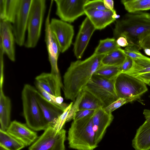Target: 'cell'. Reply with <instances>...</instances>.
Listing matches in <instances>:
<instances>
[{"label":"cell","mask_w":150,"mask_h":150,"mask_svg":"<svg viewBox=\"0 0 150 150\" xmlns=\"http://www.w3.org/2000/svg\"><path fill=\"white\" fill-rule=\"evenodd\" d=\"M131 68L124 73L134 77L143 74L150 72V58L146 59H133Z\"/></svg>","instance_id":"484cf974"},{"label":"cell","mask_w":150,"mask_h":150,"mask_svg":"<svg viewBox=\"0 0 150 150\" xmlns=\"http://www.w3.org/2000/svg\"><path fill=\"white\" fill-rule=\"evenodd\" d=\"M38 90L29 84L24 85L21 93L23 115L26 125L35 131L45 130L49 127L38 102Z\"/></svg>","instance_id":"277c9868"},{"label":"cell","mask_w":150,"mask_h":150,"mask_svg":"<svg viewBox=\"0 0 150 150\" xmlns=\"http://www.w3.org/2000/svg\"><path fill=\"white\" fill-rule=\"evenodd\" d=\"M113 38H125L139 50L150 48V13H128L116 20Z\"/></svg>","instance_id":"6da1fadb"},{"label":"cell","mask_w":150,"mask_h":150,"mask_svg":"<svg viewBox=\"0 0 150 150\" xmlns=\"http://www.w3.org/2000/svg\"><path fill=\"white\" fill-rule=\"evenodd\" d=\"M4 77H0V129L6 131L11 123V102L10 98L4 94L3 86Z\"/></svg>","instance_id":"ffe728a7"},{"label":"cell","mask_w":150,"mask_h":150,"mask_svg":"<svg viewBox=\"0 0 150 150\" xmlns=\"http://www.w3.org/2000/svg\"><path fill=\"white\" fill-rule=\"evenodd\" d=\"M35 82L48 93L56 97L61 96L63 83L51 73H42L35 77Z\"/></svg>","instance_id":"ac0fdd59"},{"label":"cell","mask_w":150,"mask_h":150,"mask_svg":"<svg viewBox=\"0 0 150 150\" xmlns=\"http://www.w3.org/2000/svg\"><path fill=\"white\" fill-rule=\"evenodd\" d=\"M50 28L59 45L60 52L64 53L70 47L74 35L73 26L68 23L52 18Z\"/></svg>","instance_id":"7c38bea8"},{"label":"cell","mask_w":150,"mask_h":150,"mask_svg":"<svg viewBox=\"0 0 150 150\" xmlns=\"http://www.w3.org/2000/svg\"><path fill=\"white\" fill-rule=\"evenodd\" d=\"M96 110H79L76 113L73 120H76L94 113Z\"/></svg>","instance_id":"8d00e7d4"},{"label":"cell","mask_w":150,"mask_h":150,"mask_svg":"<svg viewBox=\"0 0 150 150\" xmlns=\"http://www.w3.org/2000/svg\"><path fill=\"white\" fill-rule=\"evenodd\" d=\"M115 79L109 80L93 75L83 90L98 98L104 108L118 98L115 87Z\"/></svg>","instance_id":"52a82bcc"},{"label":"cell","mask_w":150,"mask_h":150,"mask_svg":"<svg viewBox=\"0 0 150 150\" xmlns=\"http://www.w3.org/2000/svg\"><path fill=\"white\" fill-rule=\"evenodd\" d=\"M20 0H6L5 18L4 21L12 24L18 10Z\"/></svg>","instance_id":"f546056e"},{"label":"cell","mask_w":150,"mask_h":150,"mask_svg":"<svg viewBox=\"0 0 150 150\" xmlns=\"http://www.w3.org/2000/svg\"><path fill=\"white\" fill-rule=\"evenodd\" d=\"M85 12L96 30L105 28L120 17L117 15L115 11L88 9L85 10Z\"/></svg>","instance_id":"2e32d148"},{"label":"cell","mask_w":150,"mask_h":150,"mask_svg":"<svg viewBox=\"0 0 150 150\" xmlns=\"http://www.w3.org/2000/svg\"><path fill=\"white\" fill-rule=\"evenodd\" d=\"M83 95V91L82 90L77 97L70 109L67 118V122L74 119L76 113L79 111V106Z\"/></svg>","instance_id":"4dcf8cb0"},{"label":"cell","mask_w":150,"mask_h":150,"mask_svg":"<svg viewBox=\"0 0 150 150\" xmlns=\"http://www.w3.org/2000/svg\"><path fill=\"white\" fill-rule=\"evenodd\" d=\"M53 0L50 3L45 25V41L48 54V59L51 67V73L62 81L58 68L57 62L60 52L57 42L50 28V16Z\"/></svg>","instance_id":"30bf717a"},{"label":"cell","mask_w":150,"mask_h":150,"mask_svg":"<svg viewBox=\"0 0 150 150\" xmlns=\"http://www.w3.org/2000/svg\"><path fill=\"white\" fill-rule=\"evenodd\" d=\"M6 131L25 146L30 145L37 137V133L26 125L16 120L11 122Z\"/></svg>","instance_id":"e0dca14e"},{"label":"cell","mask_w":150,"mask_h":150,"mask_svg":"<svg viewBox=\"0 0 150 150\" xmlns=\"http://www.w3.org/2000/svg\"><path fill=\"white\" fill-rule=\"evenodd\" d=\"M132 145L135 150H150V121L146 120L137 129Z\"/></svg>","instance_id":"44dd1931"},{"label":"cell","mask_w":150,"mask_h":150,"mask_svg":"<svg viewBox=\"0 0 150 150\" xmlns=\"http://www.w3.org/2000/svg\"><path fill=\"white\" fill-rule=\"evenodd\" d=\"M46 8L45 0H32L28 18L27 38L24 45L26 48H34L38 44Z\"/></svg>","instance_id":"5b68a950"},{"label":"cell","mask_w":150,"mask_h":150,"mask_svg":"<svg viewBox=\"0 0 150 150\" xmlns=\"http://www.w3.org/2000/svg\"><path fill=\"white\" fill-rule=\"evenodd\" d=\"M0 146L8 150H20L25 146L9 134L0 129Z\"/></svg>","instance_id":"7402d4cb"},{"label":"cell","mask_w":150,"mask_h":150,"mask_svg":"<svg viewBox=\"0 0 150 150\" xmlns=\"http://www.w3.org/2000/svg\"><path fill=\"white\" fill-rule=\"evenodd\" d=\"M88 0H54L56 14L60 20L72 23L85 14L84 6Z\"/></svg>","instance_id":"9c48e42d"},{"label":"cell","mask_w":150,"mask_h":150,"mask_svg":"<svg viewBox=\"0 0 150 150\" xmlns=\"http://www.w3.org/2000/svg\"><path fill=\"white\" fill-rule=\"evenodd\" d=\"M6 5V0H0V20H5Z\"/></svg>","instance_id":"f35d334b"},{"label":"cell","mask_w":150,"mask_h":150,"mask_svg":"<svg viewBox=\"0 0 150 150\" xmlns=\"http://www.w3.org/2000/svg\"><path fill=\"white\" fill-rule=\"evenodd\" d=\"M130 102V100L127 99L119 98L104 109L107 112L112 113L114 110L124 104Z\"/></svg>","instance_id":"e575fe53"},{"label":"cell","mask_w":150,"mask_h":150,"mask_svg":"<svg viewBox=\"0 0 150 150\" xmlns=\"http://www.w3.org/2000/svg\"><path fill=\"white\" fill-rule=\"evenodd\" d=\"M83 95L80 103L79 110H96L104 108L102 103L92 94L84 90Z\"/></svg>","instance_id":"603a6c76"},{"label":"cell","mask_w":150,"mask_h":150,"mask_svg":"<svg viewBox=\"0 0 150 150\" xmlns=\"http://www.w3.org/2000/svg\"><path fill=\"white\" fill-rule=\"evenodd\" d=\"M144 50L146 54L150 56V49H145Z\"/></svg>","instance_id":"7bdbcfd3"},{"label":"cell","mask_w":150,"mask_h":150,"mask_svg":"<svg viewBox=\"0 0 150 150\" xmlns=\"http://www.w3.org/2000/svg\"><path fill=\"white\" fill-rule=\"evenodd\" d=\"M114 118L112 113L105 111L104 108L95 110L92 117L93 129L95 133V141L97 144L101 141L108 127Z\"/></svg>","instance_id":"9a60e30c"},{"label":"cell","mask_w":150,"mask_h":150,"mask_svg":"<svg viewBox=\"0 0 150 150\" xmlns=\"http://www.w3.org/2000/svg\"><path fill=\"white\" fill-rule=\"evenodd\" d=\"M0 45L8 59L15 61L14 43L15 39L11 23L6 21L0 20Z\"/></svg>","instance_id":"5bb4252c"},{"label":"cell","mask_w":150,"mask_h":150,"mask_svg":"<svg viewBox=\"0 0 150 150\" xmlns=\"http://www.w3.org/2000/svg\"><path fill=\"white\" fill-rule=\"evenodd\" d=\"M36 98L45 119L49 127H53L57 119L64 111L47 100L38 91Z\"/></svg>","instance_id":"d6986e66"},{"label":"cell","mask_w":150,"mask_h":150,"mask_svg":"<svg viewBox=\"0 0 150 150\" xmlns=\"http://www.w3.org/2000/svg\"><path fill=\"white\" fill-rule=\"evenodd\" d=\"M73 103V102H71L69 104L68 107L57 119L53 127L56 131L58 132L62 129L64 124L67 122L69 112Z\"/></svg>","instance_id":"d6a6232c"},{"label":"cell","mask_w":150,"mask_h":150,"mask_svg":"<svg viewBox=\"0 0 150 150\" xmlns=\"http://www.w3.org/2000/svg\"><path fill=\"white\" fill-rule=\"evenodd\" d=\"M134 77L150 86V72L140 74Z\"/></svg>","instance_id":"74e56055"},{"label":"cell","mask_w":150,"mask_h":150,"mask_svg":"<svg viewBox=\"0 0 150 150\" xmlns=\"http://www.w3.org/2000/svg\"><path fill=\"white\" fill-rule=\"evenodd\" d=\"M32 1V0H20L18 11L12 23L15 42L20 46L24 45L25 42V33Z\"/></svg>","instance_id":"8fae6325"},{"label":"cell","mask_w":150,"mask_h":150,"mask_svg":"<svg viewBox=\"0 0 150 150\" xmlns=\"http://www.w3.org/2000/svg\"><path fill=\"white\" fill-rule=\"evenodd\" d=\"M133 60L132 58L126 55L125 59L120 67L121 73H125L131 68Z\"/></svg>","instance_id":"d590c367"},{"label":"cell","mask_w":150,"mask_h":150,"mask_svg":"<svg viewBox=\"0 0 150 150\" xmlns=\"http://www.w3.org/2000/svg\"><path fill=\"white\" fill-rule=\"evenodd\" d=\"M120 67V66L102 64L93 75L109 80H114L121 73Z\"/></svg>","instance_id":"83f0119b"},{"label":"cell","mask_w":150,"mask_h":150,"mask_svg":"<svg viewBox=\"0 0 150 150\" xmlns=\"http://www.w3.org/2000/svg\"><path fill=\"white\" fill-rule=\"evenodd\" d=\"M93 114L73 120L68 132L69 148L77 150H93L98 146L92 121Z\"/></svg>","instance_id":"3957f363"},{"label":"cell","mask_w":150,"mask_h":150,"mask_svg":"<svg viewBox=\"0 0 150 150\" xmlns=\"http://www.w3.org/2000/svg\"><path fill=\"white\" fill-rule=\"evenodd\" d=\"M104 55L93 54L83 60L71 62L63 78V90L65 99L74 102L77 97L102 64Z\"/></svg>","instance_id":"7a4b0ae2"},{"label":"cell","mask_w":150,"mask_h":150,"mask_svg":"<svg viewBox=\"0 0 150 150\" xmlns=\"http://www.w3.org/2000/svg\"><path fill=\"white\" fill-rule=\"evenodd\" d=\"M143 114L146 120L150 121V110L145 109L144 110Z\"/></svg>","instance_id":"b9f144b4"},{"label":"cell","mask_w":150,"mask_h":150,"mask_svg":"<svg viewBox=\"0 0 150 150\" xmlns=\"http://www.w3.org/2000/svg\"><path fill=\"white\" fill-rule=\"evenodd\" d=\"M126 55L120 47L105 54L101 60L102 64L120 66L126 58Z\"/></svg>","instance_id":"cb8c5ba5"},{"label":"cell","mask_w":150,"mask_h":150,"mask_svg":"<svg viewBox=\"0 0 150 150\" xmlns=\"http://www.w3.org/2000/svg\"><path fill=\"white\" fill-rule=\"evenodd\" d=\"M104 6L108 10L115 11L114 8V1L112 0H103Z\"/></svg>","instance_id":"60d3db41"},{"label":"cell","mask_w":150,"mask_h":150,"mask_svg":"<svg viewBox=\"0 0 150 150\" xmlns=\"http://www.w3.org/2000/svg\"><path fill=\"white\" fill-rule=\"evenodd\" d=\"M66 133L64 129L57 132L49 127L29 147V150H65Z\"/></svg>","instance_id":"ba28073f"},{"label":"cell","mask_w":150,"mask_h":150,"mask_svg":"<svg viewBox=\"0 0 150 150\" xmlns=\"http://www.w3.org/2000/svg\"><path fill=\"white\" fill-rule=\"evenodd\" d=\"M125 54L133 59H146L149 57L143 54L139 51L138 49L134 45H129L123 50Z\"/></svg>","instance_id":"1f68e13d"},{"label":"cell","mask_w":150,"mask_h":150,"mask_svg":"<svg viewBox=\"0 0 150 150\" xmlns=\"http://www.w3.org/2000/svg\"><path fill=\"white\" fill-rule=\"evenodd\" d=\"M115 38H107L100 40L93 54L97 55H104L120 48Z\"/></svg>","instance_id":"4316f807"},{"label":"cell","mask_w":150,"mask_h":150,"mask_svg":"<svg viewBox=\"0 0 150 150\" xmlns=\"http://www.w3.org/2000/svg\"></svg>","instance_id":"f6af8a7d"},{"label":"cell","mask_w":150,"mask_h":150,"mask_svg":"<svg viewBox=\"0 0 150 150\" xmlns=\"http://www.w3.org/2000/svg\"><path fill=\"white\" fill-rule=\"evenodd\" d=\"M35 86L38 91L47 100L55 105L64 111L69 105V104L63 102V98L61 96L56 97L48 93L36 82Z\"/></svg>","instance_id":"f1b7e54d"},{"label":"cell","mask_w":150,"mask_h":150,"mask_svg":"<svg viewBox=\"0 0 150 150\" xmlns=\"http://www.w3.org/2000/svg\"><path fill=\"white\" fill-rule=\"evenodd\" d=\"M121 2L128 13L150 10V0H122Z\"/></svg>","instance_id":"d4e9b609"},{"label":"cell","mask_w":150,"mask_h":150,"mask_svg":"<svg viewBox=\"0 0 150 150\" xmlns=\"http://www.w3.org/2000/svg\"><path fill=\"white\" fill-rule=\"evenodd\" d=\"M0 150H8L3 147L0 146Z\"/></svg>","instance_id":"ee69618b"},{"label":"cell","mask_w":150,"mask_h":150,"mask_svg":"<svg viewBox=\"0 0 150 150\" xmlns=\"http://www.w3.org/2000/svg\"><path fill=\"white\" fill-rule=\"evenodd\" d=\"M96 29L86 17L83 21L74 45V55L78 59L82 57L91 38Z\"/></svg>","instance_id":"4fadbf2b"},{"label":"cell","mask_w":150,"mask_h":150,"mask_svg":"<svg viewBox=\"0 0 150 150\" xmlns=\"http://www.w3.org/2000/svg\"><path fill=\"white\" fill-rule=\"evenodd\" d=\"M116 43L120 47H126L130 45L127 39L125 37L120 36L116 40Z\"/></svg>","instance_id":"ab89813d"},{"label":"cell","mask_w":150,"mask_h":150,"mask_svg":"<svg viewBox=\"0 0 150 150\" xmlns=\"http://www.w3.org/2000/svg\"><path fill=\"white\" fill-rule=\"evenodd\" d=\"M85 10L92 9L97 10H108L105 7L103 0H88L84 6Z\"/></svg>","instance_id":"836d02e7"},{"label":"cell","mask_w":150,"mask_h":150,"mask_svg":"<svg viewBox=\"0 0 150 150\" xmlns=\"http://www.w3.org/2000/svg\"><path fill=\"white\" fill-rule=\"evenodd\" d=\"M115 87L118 98L132 102L139 99L148 91L146 84L135 77L121 73L115 78Z\"/></svg>","instance_id":"8992f818"}]
</instances>
